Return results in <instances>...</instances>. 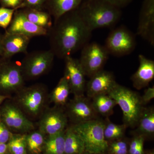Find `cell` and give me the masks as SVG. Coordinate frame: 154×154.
<instances>
[{
  "label": "cell",
  "mask_w": 154,
  "mask_h": 154,
  "mask_svg": "<svg viewBox=\"0 0 154 154\" xmlns=\"http://www.w3.org/2000/svg\"><path fill=\"white\" fill-rule=\"evenodd\" d=\"M77 9L54 21L48 30L50 49L58 58L64 60L72 56L90 42L92 31L85 24Z\"/></svg>",
  "instance_id": "cell-1"
},
{
  "label": "cell",
  "mask_w": 154,
  "mask_h": 154,
  "mask_svg": "<svg viewBox=\"0 0 154 154\" xmlns=\"http://www.w3.org/2000/svg\"><path fill=\"white\" fill-rule=\"evenodd\" d=\"M77 10L92 32L100 28H113L122 16L121 9L105 0H84Z\"/></svg>",
  "instance_id": "cell-2"
},
{
  "label": "cell",
  "mask_w": 154,
  "mask_h": 154,
  "mask_svg": "<svg viewBox=\"0 0 154 154\" xmlns=\"http://www.w3.org/2000/svg\"><path fill=\"white\" fill-rule=\"evenodd\" d=\"M11 99L32 121L39 119L47 108L49 94L46 86L38 83L29 87L24 86Z\"/></svg>",
  "instance_id": "cell-3"
},
{
  "label": "cell",
  "mask_w": 154,
  "mask_h": 154,
  "mask_svg": "<svg viewBox=\"0 0 154 154\" xmlns=\"http://www.w3.org/2000/svg\"><path fill=\"white\" fill-rule=\"evenodd\" d=\"M108 94L121 108L123 124L127 128L136 127L145 107L140 95L118 83Z\"/></svg>",
  "instance_id": "cell-4"
},
{
  "label": "cell",
  "mask_w": 154,
  "mask_h": 154,
  "mask_svg": "<svg viewBox=\"0 0 154 154\" xmlns=\"http://www.w3.org/2000/svg\"><path fill=\"white\" fill-rule=\"evenodd\" d=\"M72 125L82 139L86 152L106 154L108 142L104 137V119L99 118L81 124Z\"/></svg>",
  "instance_id": "cell-5"
},
{
  "label": "cell",
  "mask_w": 154,
  "mask_h": 154,
  "mask_svg": "<svg viewBox=\"0 0 154 154\" xmlns=\"http://www.w3.org/2000/svg\"><path fill=\"white\" fill-rule=\"evenodd\" d=\"M54 57L50 49L26 54L20 63L25 81L36 79L46 74L52 66Z\"/></svg>",
  "instance_id": "cell-6"
},
{
  "label": "cell",
  "mask_w": 154,
  "mask_h": 154,
  "mask_svg": "<svg viewBox=\"0 0 154 154\" xmlns=\"http://www.w3.org/2000/svg\"><path fill=\"white\" fill-rule=\"evenodd\" d=\"M0 121L13 133L28 134L35 129L32 121L13 102L6 99L0 107Z\"/></svg>",
  "instance_id": "cell-7"
},
{
  "label": "cell",
  "mask_w": 154,
  "mask_h": 154,
  "mask_svg": "<svg viewBox=\"0 0 154 154\" xmlns=\"http://www.w3.org/2000/svg\"><path fill=\"white\" fill-rule=\"evenodd\" d=\"M20 63L0 59V94L11 97L25 86Z\"/></svg>",
  "instance_id": "cell-8"
},
{
  "label": "cell",
  "mask_w": 154,
  "mask_h": 154,
  "mask_svg": "<svg viewBox=\"0 0 154 154\" xmlns=\"http://www.w3.org/2000/svg\"><path fill=\"white\" fill-rule=\"evenodd\" d=\"M81 50L79 60L86 76L91 78L104 69L110 55L104 45L89 42Z\"/></svg>",
  "instance_id": "cell-9"
},
{
  "label": "cell",
  "mask_w": 154,
  "mask_h": 154,
  "mask_svg": "<svg viewBox=\"0 0 154 154\" xmlns=\"http://www.w3.org/2000/svg\"><path fill=\"white\" fill-rule=\"evenodd\" d=\"M136 46L134 33L124 26L114 28L107 36L104 45L110 55L122 57L129 54Z\"/></svg>",
  "instance_id": "cell-10"
},
{
  "label": "cell",
  "mask_w": 154,
  "mask_h": 154,
  "mask_svg": "<svg viewBox=\"0 0 154 154\" xmlns=\"http://www.w3.org/2000/svg\"><path fill=\"white\" fill-rule=\"evenodd\" d=\"M90 99L85 95L74 96L65 106V111L71 125H75L99 118Z\"/></svg>",
  "instance_id": "cell-11"
},
{
  "label": "cell",
  "mask_w": 154,
  "mask_h": 154,
  "mask_svg": "<svg viewBox=\"0 0 154 154\" xmlns=\"http://www.w3.org/2000/svg\"><path fill=\"white\" fill-rule=\"evenodd\" d=\"M64 107H47L38 119V130L46 136L64 131L68 126Z\"/></svg>",
  "instance_id": "cell-12"
},
{
  "label": "cell",
  "mask_w": 154,
  "mask_h": 154,
  "mask_svg": "<svg viewBox=\"0 0 154 154\" xmlns=\"http://www.w3.org/2000/svg\"><path fill=\"white\" fill-rule=\"evenodd\" d=\"M64 76L66 78L74 96H83L86 91V76L78 59L69 56L64 59Z\"/></svg>",
  "instance_id": "cell-13"
},
{
  "label": "cell",
  "mask_w": 154,
  "mask_h": 154,
  "mask_svg": "<svg viewBox=\"0 0 154 154\" xmlns=\"http://www.w3.org/2000/svg\"><path fill=\"white\" fill-rule=\"evenodd\" d=\"M87 82L86 94L89 99L101 94H108L117 84L113 73L103 69Z\"/></svg>",
  "instance_id": "cell-14"
},
{
  "label": "cell",
  "mask_w": 154,
  "mask_h": 154,
  "mask_svg": "<svg viewBox=\"0 0 154 154\" xmlns=\"http://www.w3.org/2000/svg\"><path fill=\"white\" fill-rule=\"evenodd\" d=\"M6 31L28 36H47L48 30L33 24L25 17L22 11H15L11 24Z\"/></svg>",
  "instance_id": "cell-15"
},
{
  "label": "cell",
  "mask_w": 154,
  "mask_h": 154,
  "mask_svg": "<svg viewBox=\"0 0 154 154\" xmlns=\"http://www.w3.org/2000/svg\"><path fill=\"white\" fill-rule=\"evenodd\" d=\"M31 38L28 36L6 31L2 39V60H10L18 54L27 53Z\"/></svg>",
  "instance_id": "cell-16"
},
{
  "label": "cell",
  "mask_w": 154,
  "mask_h": 154,
  "mask_svg": "<svg viewBox=\"0 0 154 154\" xmlns=\"http://www.w3.org/2000/svg\"><path fill=\"white\" fill-rule=\"evenodd\" d=\"M137 34L154 45V0H144L140 13Z\"/></svg>",
  "instance_id": "cell-17"
},
{
  "label": "cell",
  "mask_w": 154,
  "mask_h": 154,
  "mask_svg": "<svg viewBox=\"0 0 154 154\" xmlns=\"http://www.w3.org/2000/svg\"><path fill=\"white\" fill-rule=\"evenodd\" d=\"M139 66L131 76L133 85L137 90L146 88L154 78V61L142 54L138 56Z\"/></svg>",
  "instance_id": "cell-18"
},
{
  "label": "cell",
  "mask_w": 154,
  "mask_h": 154,
  "mask_svg": "<svg viewBox=\"0 0 154 154\" xmlns=\"http://www.w3.org/2000/svg\"><path fill=\"white\" fill-rule=\"evenodd\" d=\"M136 129L133 131V135H137L145 138H150L154 135V107H145L138 123Z\"/></svg>",
  "instance_id": "cell-19"
},
{
  "label": "cell",
  "mask_w": 154,
  "mask_h": 154,
  "mask_svg": "<svg viewBox=\"0 0 154 154\" xmlns=\"http://www.w3.org/2000/svg\"><path fill=\"white\" fill-rule=\"evenodd\" d=\"M64 150L65 154H84L85 152L82 139L72 125L65 131Z\"/></svg>",
  "instance_id": "cell-20"
},
{
  "label": "cell",
  "mask_w": 154,
  "mask_h": 154,
  "mask_svg": "<svg viewBox=\"0 0 154 154\" xmlns=\"http://www.w3.org/2000/svg\"><path fill=\"white\" fill-rule=\"evenodd\" d=\"M84 0H47L49 14L54 21L79 8Z\"/></svg>",
  "instance_id": "cell-21"
},
{
  "label": "cell",
  "mask_w": 154,
  "mask_h": 154,
  "mask_svg": "<svg viewBox=\"0 0 154 154\" xmlns=\"http://www.w3.org/2000/svg\"><path fill=\"white\" fill-rule=\"evenodd\" d=\"M71 93L68 82L63 76L49 94L50 102L53 103L54 106L64 107L69 102V96Z\"/></svg>",
  "instance_id": "cell-22"
},
{
  "label": "cell",
  "mask_w": 154,
  "mask_h": 154,
  "mask_svg": "<svg viewBox=\"0 0 154 154\" xmlns=\"http://www.w3.org/2000/svg\"><path fill=\"white\" fill-rule=\"evenodd\" d=\"M92 106L98 115L105 118L109 117L113 113L117 105L115 100L108 94H101L92 98Z\"/></svg>",
  "instance_id": "cell-23"
},
{
  "label": "cell",
  "mask_w": 154,
  "mask_h": 154,
  "mask_svg": "<svg viewBox=\"0 0 154 154\" xmlns=\"http://www.w3.org/2000/svg\"><path fill=\"white\" fill-rule=\"evenodd\" d=\"M46 136L40 131L33 130L26 134V149L28 154H42Z\"/></svg>",
  "instance_id": "cell-24"
},
{
  "label": "cell",
  "mask_w": 154,
  "mask_h": 154,
  "mask_svg": "<svg viewBox=\"0 0 154 154\" xmlns=\"http://www.w3.org/2000/svg\"><path fill=\"white\" fill-rule=\"evenodd\" d=\"M22 11L29 21L39 27L48 30L53 25L51 16L49 13L28 8H25Z\"/></svg>",
  "instance_id": "cell-25"
},
{
  "label": "cell",
  "mask_w": 154,
  "mask_h": 154,
  "mask_svg": "<svg viewBox=\"0 0 154 154\" xmlns=\"http://www.w3.org/2000/svg\"><path fill=\"white\" fill-rule=\"evenodd\" d=\"M65 131L46 137L42 154H65Z\"/></svg>",
  "instance_id": "cell-26"
},
{
  "label": "cell",
  "mask_w": 154,
  "mask_h": 154,
  "mask_svg": "<svg viewBox=\"0 0 154 154\" xmlns=\"http://www.w3.org/2000/svg\"><path fill=\"white\" fill-rule=\"evenodd\" d=\"M104 128V137L107 142L119 139L124 137L127 127L124 124L118 125L110 121L109 117L105 118Z\"/></svg>",
  "instance_id": "cell-27"
},
{
  "label": "cell",
  "mask_w": 154,
  "mask_h": 154,
  "mask_svg": "<svg viewBox=\"0 0 154 154\" xmlns=\"http://www.w3.org/2000/svg\"><path fill=\"white\" fill-rule=\"evenodd\" d=\"M26 134H13L7 143L10 154H28L26 149Z\"/></svg>",
  "instance_id": "cell-28"
},
{
  "label": "cell",
  "mask_w": 154,
  "mask_h": 154,
  "mask_svg": "<svg viewBox=\"0 0 154 154\" xmlns=\"http://www.w3.org/2000/svg\"><path fill=\"white\" fill-rule=\"evenodd\" d=\"M129 143L124 137L108 142L106 154H129Z\"/></svg>",
  "instance_id": "cell-29"
},
{
  "label": "cell",
  "mask_w": 154,
  "mask_h": 154,
  "mask_svg": "<svg viewBox=\"0 0 154 154\" xmlns=\"http://www.w3.org/2000/svg\"><path fill=\"white\" fill-rule=\"evenodd\" d=\"M145 138L142 136L134 135L129 143L128 154H144V143Z\"/></svg>",
  "instance_id": "cell-30"
},
{
  "label": "cell",
  "mask_w": 154,
  "mask_h": 154,
  "mask_svg": "<svg viewBox=\"0 0 154 154\" xmlns=\"http://www.w3.org/2000/svg\"><path fill=\"white\" fill-rule=\"evenodd\" d=\"M15 9L0 8V27L7 30L11 24L15 11Z\"/></svg>",
  "instance_id": "cell-31"
},
{
  "label": "cell",
  "mask_w": 154,
  "mask_h": 154,
  "mask_svg": "<svg viewBox=\"0 0 154 154\" xmlns=\"http://www.w3.org/2000/svg\"><path fill=\"white\" fill-rule=\"evenodd\" d=\"M47 0H23L21 8L41 10Z\"/></svg>",
  "instance_id": "cell-32"
},
{
  "label": "cell",
  "mask_w": 154,
  "mask_h": 154,
  "mask_svg": "<svg viewBox=\"0 0 154 154\" xmlns=\"http://www.w3.org/2000/svg\"><path fill=\"white\" fill-rule=\"evenodd\" d=\"M13 134L8 127L0 121V143L7 144Z\"/></svg>",
  "instance_id": "cell-33"
},
{
  "label": "cell",
  "mask_w": 154,
  "mask_h": 154,
  "mask_svg": "<svg viewBox=\"0 0 154 154\" xmlns=\"http://www.w3.org/2000/svg\"><path fill=\"white\" fill-rule=\"evenodd\" d=\"M23 0H0L2 7L18 10L21 8Z\"/></svg>",
  "instance_id": "cell-34"
},
{
  "label": "cell",
  "mask_w": 154,
  "mask_h": 154,
  "mask_svg": "<svg viewBox=\"0 0 154 154\" xmlns=\"http://www.w3.org/2000/svg\"><path fill=\"white\" fill-rule=\"evenodd\" d=\"M142 102L143 105L145 106L146 104L150 102L151 100L154 98V87H150L146 89L144 91L143 95L141 96Z\"/></svg>",
  "instance_id": "cell-35"
},
{
  "label": "cell",
  "mask_w": 154,
  "mask_h": 154,
  "mask_svg": "<svg viewBox=\"0 0 154 154\" xmlns=\"http://www.w3.org/2000/svg\"><path fill=\"white\" fill-rule=\"evenodd\" d=\"M113 5L121 9L128 5L132 0H105Z\"/></svg>",
  "instance_id": "cell-36"
},
{
  "label": "cell",
  "mask_w": 154,
  "mask_h": 154,
  "mask_svg": "<svg viewBox=\"0 0 154 154\" xmlns=\"http://www.w3.org/2000/svg\"><path fill=\"white\" fill-rule=\"evenodd\" d=\"M0 154H10L7 144L0 143Z\"/></svg>",
  "instance_id": "cell-37"
},
{
  "label": "cell",
  "mask_w": 154,
  "mask_h": 154,
  "mask_svg": "<svg viewBox=\"0 0 154 154\" xmlns=\"http://www.w3.org/2000/svg\"><path fill=\"white\" fill-rule=\"evenodd\" d=\"M11 98V97H10V96H4V95L0 94V107L3 104V102H5L6 99H10Z\"/></svg>",
  "instance_id": "cell-38"
},
{
  "label": "cell",
  "mask_w": 154,
  "mask_h": 154,
  "mask_svg": "<svg viewBox=\"0 0 154 154\" xmlns=\"http://www.w3.org/2000/svg\"><path fill=\"white\" fill-rule=\"evenodd\" d=\"M3 34L0 33V57L2 54V39Z\"/></svg>",
  "instance_id": "cell-39"
},
{
  "label": "cell",
  "mask_w": 154,
  "mask_h": 154,
  "mask_svg": "<svg viewBox=\"0 0 154 154\" xmlns=\"http://www.w3.org/2000/svg\"><path fill=\"white\" fill-rule=\"evenodd\" d=\"M144 154H154V150H149L146 151H145Z\"/></svg>",
  "instance_id": "cell-40"
},
{
  "label": "cell",
  "mask_w": 154,
  "mask_h": 154,
  "mask_svg": "<svg viewBox=\"0 0 154 154\" xmlns=\"http://www.w3.org/2000/svg\"><path fill=\"white\" fill-rule=\"evenodd\" d=\"M84 154H100V153H94L89 152H85Z\"/></svg>",
  "instance_id": "cell-41"
}]
</instances>
